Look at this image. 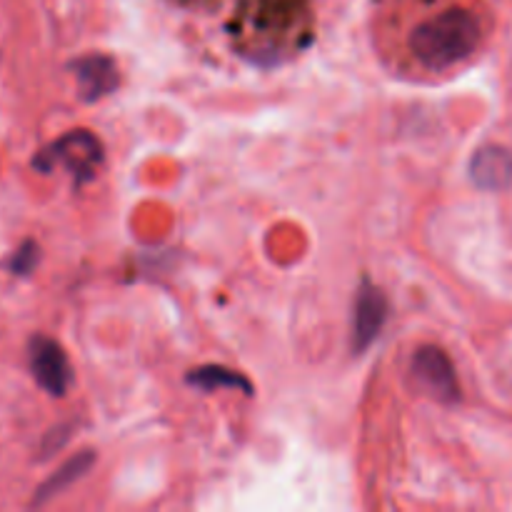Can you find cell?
Returning <instances> with one entry per match:
<instances>
[{"label":"cell","mask_w":512,"mask_h":512,"mask_svg":"<svg viewBox=\"0 0 512 512\" xmlns=\"http://www.w3.org/2000/svg\"><path fill=\"white\" fill-rule=\"evenodd\" d=\"M313 18L305 0H245L233 18V38L255 63L275 65L305 48Z\"/></svg>","instance_id":"6da1fadb"},{"label":"cell","mask_w":512,"mask_h":512,"mask_svg":"<svg viewBox=\"0 0 512 512\" xmlns=\"http://www.w3.org/2000/svg\"><path fill=\"white\" fill-rule=\"evenodd\" d=\"M483 43V23L465 5H443L410 28L408 55L425 73H445L468 60Z\"/></svg>","instance_id":"7a4b0ae2"},{"label":"cell","mask_w":512,"mask_h":512,"mask_svg":"<svg viewBox=\"0 0 512 512\" xmlns=\"http://www.w3.org/2000/svg\"><path fill=\"white\" fill-rule=\"evenodd\" d=\"M30 165L40 175H50L55 168H63L68 170L75 185H85L95 178L98 168L103 165V143L90 130H70L40 148Z\"/></svg>","instance_id":"3957f363"},{"label":"cell","mask_w":512,"mask_h":512,"mask_svg":"<svg viewBox=\"0 0 512 512\" xmlns=\"http://www.w3.org/2000/svg\"><path fill=\"white\" fill-rule=\"evenodd\" d=\"M28 365L35 383L53 398H63L73 383L65 350L48 335H33L28 343Z\"/></svg>","instance_id":"277c9868"},{"label":"cell","mask_w":512,"mask_h":512,"mask_svg":"<svg viewBox=\"0 0 512 512\" xmlns=\"http://www.w3.org/2000/svg\"><path fill=\"white\" fill-rule=\"evenodd\" d=\"M410 370H413V378L418 380L420 388L428 390L440 403H458V375H455V368L445 350L435 348V345H423V348L415 350Z\"/></svg>","instance_id":"5b68a950"},{"label":"cell","mask_w":512,"mask_h":512,"mask_svg":"<svg viewBox=\"0 0 512 512\" xmlns=\"http://www.w3.org/2000/svg\"><path fill=\"white\" fill-rule=\"evenodd\" d=\"M385 320H388V300H385L383 290L363 280L358 295H355L353 353H363L373 345V340L383 330Z\"/></svg>","instance_id":"8992f818"},{"label":"cell","mask_w":512,"mask_h":512,"mask_svg":"<svg viewBox=\"0 0 512 512\" xmlns=\"http://www.w3.org/2000/svg\"><path fill=\"white\" fill-rule=\"evenodd\" d=\"M75 80H78V93L85 103H93V100L105 98V95L113 93L118 88V68L110 58L105 55H85V58L75 60L73 65Z\"/></svg>","instance_id":"52a82bcc"},{"label":"cell","mask_w":512,"mask_h":512,"mask_svg":"<svg viewBox=\"0 0 512 512\" xmlns=\"http://www.w3.org/2000/svg\"><path fill=\"white\" fill-rule=\"evenodd\" d=\"M470 178L480 190H508L512 185V153L500 145H485L470 160Z\"/></svg>","instance_id":"ba28073f"},{"label":"cell","mask_w":512,"mask_h":512,"mask_svg":"<svg viewBox=\"0 0 512 512\" xmlns=\"http://www.w3.org/2000/svg\"><path fill=\"white\" fill-rule=\"evenodd\" d=\"M95 463V455L93 450H83V453L73 455V458L68 460L65 465H60V470L55 475H50L48 480H45L43 485H40L38 490H35V498H33V508L35 505H43L48 503L50 498H55V495L60 493V490H65L68 485H73L75 480L83 478L85 473L90 470V465Z\"/></svg>","instance_id":"9c48e42d"},{"label":"cell","mask_w":512,"mask_h":512,"mask_svg":"<svg viewBox=\"0 0 512 512\" xmlns=\"http://www.w3.org/2000/svg\"><path fill=\"white\" fill-rule=\"evenodd\" d=\"M188 383L195 385V388L203 390H218V388H233L240 390V393L250 395L253 393V385H250L248 378H243L240 373L228 368H220V365H205V368H195L190 370Z\"/></svg>","instance_id":"30bf717a"},{"label":"cell","mask_w":512,"mask_h":512,"mask_svg":"<svg viewBox=\"0 0 512 512\" xmlns=\"http://www.w3.org/2000/svg\"><path fill=\"white\" fill-rule=\"evenodd\" d=\"M38 263H40L38 243H35V240H25V243H20V248L10 255L8 270L13 275H18V278H28V275L38 268Z\"/></svg>","instance_id":"8fae6325"},{"label":"cell","mask_w":512,"mask_h":512,"mask_svg":"<svg viewBox=\"0 0 512 512\" xmlns=\"http://www.w3.org/2000/svg\"><path fill=\"white\" fill-rule=\"evenodd\" d=\"M183 3H198V0H183Z\"/></svg>","instance_id":"7c38bea8"}]
</instances>
